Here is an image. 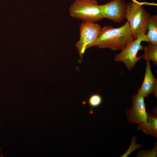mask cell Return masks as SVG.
I'll list each match as a JSON object with an SVG mask.
<instances>
[{
    "mask_svg": "<svg viewBox=\"0 0 157 157\" xmlns=\"http://www.w3.org/2000/svg\"><path fill=\"white\" fill-rule=\"evenodd\" d=\"M133 40L127 22L119 28H114L109 26L101 28L94 46L122 51Z\"/></svg>",
    "mask_w": 157,
    "mask_h": 157,
    "instance_id": "1",
    "label": "cell"
},
{
    "mask_svg": "<svg viewBox=\"0 0 157 157\" xmlns=\"http://www.w3.org/2000/svg\"><path fill=\"white\" fill-rule=\"evenodd\" d=\"M125 18L127 20L133 38L146 35L151 15L141 5L135 0L126 4Z\"/></svg>",
    "mask_w": 157,
    "mask_h": 157,
    "instance_id": "2",
    "label": "cell"
},
{
    "mask_svg": "<svg viewBox=\"0 0 157 157\" xmlns=\"http://www.w3.org/2000/svg\"><path fill=\"white\" fill-rule=\"evenodd\" d=\"M69 12L71 17L83 22L95 23L104 19L98 3L95 0H75Z\"/></svg>",
    "mask_w": 157,
    "mask_h": 157,
    "instance_id": "3",
    "label": "cell"
},
{
    "mask_svg": "<svg viewBox=\"0 0 157 157\" xmlns=\"http://www.w3.org/2000/svg\"><path fill=\"white\" fill-rule=\"evenodd\" d=\"M101 28L98 23L83 22L80 26V36L76 44L79 56L81 57L85 50L94 46Z\"/></svg>",
    "mask_w": 157,
    "mask_h": 157,
    "instance_id": "4",
    "label": "cell"
},
{
    "mask_svg": "<svg viewBox=\"0 0 157 157\" xmlns=\"http://www.w3.org/2000/svg\"><path fill=\"white\" fill-rule=\"evenodd\" d=\"M142 41L148 42L146 35L134 39L127 44L120 53L115 55V61L122 62L128 70L132 69L138 61L142 57V56L139 57L137 56L138 51L143 49L144 47L141 44Z\"/></svg>",
    "mask_w": 157,
    "mask_h": 157,
    "instance_id": "5",
    "label": "cell"
},
{
    "mask_svg": "<svg viewBox=\"0 0 157 157\" xmlns=\"http://www.w3.org/2000/svg\"><path fill=\"white\" fill-rule=\"evenodd\" d=\"M144 97L138 93L132 97V105L126 111V117L132 124H143L147 122V113L145 109Z\"/></svg>",
    "mask_w": 157,
    "mask_h": 157,
    "instance_id": "6",
    "label": "cell"
},
{
    "mask_svg": "<svg viewBox=\"0 0 157 157\" xmlns=\"http://www.w3.org/2000/svg\"><path fill=\"white\" fill-rule=\"evenodd\" d=\"M99 7L104 18L118 23L125 18L126 6L124 0H113Z\"/></svg>",
    "mask_w": 157,
    "mask_h": 157,
    "instance_id": "7",
    "label": "cell"
},
{
    "mask_svg": "<svg viewBox=\"0 0 157 157\" xmlns=\"http://www.w3.org/2000/svg\"><path fill=\"white\" fill-rule=\"evenodd\" d=\"M138 93L144 97L148 96L151 94L157 97V80L153 74L150 65V63L146 60V66L143 83L138 91Z\"/></svg>",
    "mask_w": 157,
    "mask_h": 157,
    "instance_id": "8",
    "label": "cell"
},
{
    "mask_svg": "<svg viewBox=\"0 0 157 157\" xmlns=\"http://www.w3.org/2000/svg\"><path fill=\"white\" fill-rule=\"evenodd\" d=\"M147 113V122L143 124H139L137 127L138 130L142 131L147 135L157 137V109L155 108L153 110L152 114L148 112Z\"/></svg>",
    "mask_w": 157,
    "mask_h": 157,
    "instance_id": "9",
    "label": "cell"
},
{
    "mask_svg": "<svg viewBox=\"0 0 157 157\" xmlns=\"http://www.w3.org/2000/svg\"><path fill=\"white\" fill-rule=\"evenodd\" d=\"M148 32L146 34L148 42L154 45H157V15L151 17L147 26Z\"/></svg>",
    "mask_w": 157,
    "mask_h": 157,
    "instance_id": "10",
    "label": "cell"
},
{
    "mask_svg": "<svg viewBox=\"0 0 157 157\" xmlns=\"http://www.w3.org/2000/svg\"><path fill=\"white\" fill-rule=\"evenodd\" d=\"M144 54L142 58L146 60L152 61L156 65L157 64V45H155L149 43V45L145 46Z\"/></svg>",
    "mask_w": 157,
    "mask_h": 157,
    "instance_id": "11",
    "label": "cell"
},
{
    "mask_svg": "<svg viewBox=\"0 0 157 157\" xmlns=\"http://www.w3.org/2000/svg\"><path fill=\"white\" fill-rule=\"evenodd\" d=\"M157 154V144L155 142L154 147L151 150H142L139 151L137 155L139 157H156Z\"/></svg>",
    "mask_w": 157,
    "mask_h": 157,
    "instance_id": "12",
    "label": "cell"
},
{
    "mask_svg": "<svg viewBox=\"0 0 157 157\" xmlns=\"http://www.w3.org/2000/svg\"><path fill=\"white\" fill-rule=\"evenodd\" d=\"M137 137L133 136L132 138L130 145L126 151L121 156V157H127L132 152L135 150L142 147V145L136 143Z\"/></svg>",
    "mask_w": 157,
    "mask_h": 157,
    "instance_id": "13",
    "label": "cell"
},
{
    "mask_svg": "<svg viewBox=\"0 0 157 157\" xmlns=\"http://www.w3.org/2000/svg\"><path fill=\"white\" fill-rule=\"evenodd\" d=\"M102 99L100 95L94 94L92 95L89 99V105L92 107H96L99 106L101 103Z\"/></svg>",
    "mask_w": 157,
    "mask_h": 157,
    "instance_id": "14",
    "label": "cell"
}]
</instances>
